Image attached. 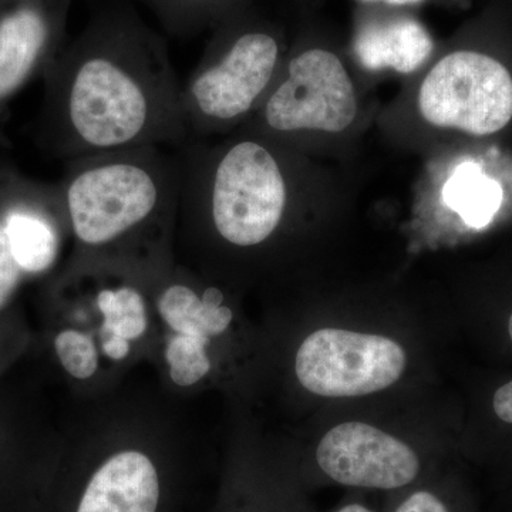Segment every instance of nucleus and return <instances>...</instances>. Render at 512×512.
I'll return each instance as SVG.
<instances>
[{
    "label": "nucleus",
    "mask_w": 512,
    "mask_h": 512,
    "mask_svg": "<svg viewBox=\"0 0 512 512\" xmlns=\"http://www.w3.org/2000/svg\"><path fill=\"white\" fill-rule=\"evenodd\" d=\"M42 79L37 137L59 160L187 141L167 40L124 0L94 10Z\"/></svg>",
    "instance_id": "f257e3e1"
},
{
    "label": "nucleus",
    "mask_w": 512,
    "mask_h": 512,
    "mask_svg": "<svg viewBox=\"0 0 512 512\" xmlns=\"http://www.w3.org/2000/svg\"><path fill=\"white\" fill-rule=\"evenodd\" d=\"M177 147L146 146L64 161L57 187L67 227L87 252L163 245L180 212Z\"/></svg>",
    "instance_id": "f03ea898"
},
{
    "label": "nucleus",
    "mask_w": 512,
    "mask_h": 512,
    "mask_svg": "<svg viewBox=\"0 0 512 512\" xmlns=\"http://www.w3.org/2000/svg\"><path fill=\"white\" fill-rule=\"evenodd\" d=\"M197 69L181 86V113L187 141L208 140L238 123L274 83L281 43L259 26L218 23Z\"/></svg>",
    "instance_id": "7ed1b4c3"
},
{
    "label": "nucleus",
    "mask_w": 512,
    "mask_h": 512,
    "mask_svg": "<svg viewBox=\"0 0 512 512\" xmlns=\"http://www.w3.org/2000/svg\"><path fill=\"white\" fill-rule=\"evenodd\" d=\"M66 222L57 183L3 165L0 171V313L29 278L55 266Z\"/></svg>",
    "instance_id": "20e7f679"
},
{
    "label": "nucleus",
    "mask_w": 512,
    "mask_h": 512,
    "mask_svg": "<svg viewBox=\"0 0 512 512\" xmlns=\"http://www.w3.org/2000/svg\"><path fill=\"white\" fill-rule=\"evenodd\" d=\"M419 107L433 126L458 128L474 136L497 133L512 119L511 74L483 53H451L421 84Z\"/></svg>",
    "instance_id": "39448f33"
},
{
    "label": "nucleus",
    "mask_w": 512,
    "mask_h": 512,
    "mask_svg": "<svg viewBox=\"0 0 512 512\" xmlns=\"http://www.w3.org/2000/svg\"><path fill=\"white\" fill-rule=\"evenodd\" d=\"M406 352L384 336L320 329L296 353L295 370L306 390L322 397H356L392 386L406 369Z\"/></svg>",
    "instance_id": "423d86ee"
},
{
    "label": "nucleus",
    "mask_w": 512,
    "mask_h": 512,
    "mask_svg": "<svg viewBox=\"0 0 512 512\" xmlns=\"http://www.w3.org/2000/svg\"><path fill=\"white\" fill-rule=\"evenodd\" d=\"M355 89L338 56L311 49L289 60L288 73L266 97L262 126L271 133H340L355 120Z\"/></svg>",
    "instance_id": "0eeeda50"
},
{
    "label": "nucleus",
    "mask_w": 512,
    "mask_h": 512,
    "mask_svg": "<svg viewBox=\"0 0 512 512\" xmlns=\"http://www.w3.org/2000/svg\"><path fill=\"white\" fill-rule=\"evenodd\" d=\"M74 0H0V146L10 103L66 45Z\"/></svg>",
    "instance_id": "6e6552de"
},
{
    "label": "nucleus",
    "mask_w": 512,
    "mask_h": 512,
    "mask_svg": "<svg viewBox=\"0 0 512 512\" xmlns=\"http://www.w3.org/2000/svg\"><path fill=\"white\" fill-rule=\"evenodd\" d=\"M315 461L332 483L362 490H404L423 470L409 444L360 421L333 427L320 440Z\"/></svg>",
    "instance_id": "1a4fd4ad"
},
{
    "label": "nucleus",
    "mask_w": 512,
    "mask_h": 512,
    "mask_svg": "<svg viewBox=\"0 0 512 512\" xmlns=\"http://www.w3.org/2000/svg\"><path fill=\"white\" fill-rule=\"evenodd\" d=\"M160 480L146 454L121 451L96 471L76 512H157Z\"/></svg>",
    "instance_id": "9d476101"
},
{
    "label": "nucleus",
    "mask_w": 512,
    "mask_h": 512,
    "mask_svg": "<svg viewBox=\"0 0 512 512\" xmlns=\"http://www.w3.org/2000/svg\"><path fill=\"white\" fill-rule=\"evenodd\" d=\"M355 52L366 69L412 73L429 59L433 40L420 23L396 20L363 29L356 37Z\"/></svg>",
    "instance_id": "9b49d317"
},
{
    "label": "nucleus",
    "mask_w": 512,
    "mask_h": 512,
    "mask_svg": "<svg viewBox=\"0 0 512 512\" xmlns=\"http://www.w3.org/2000/svg\"><path fill=\"white\" fill-rule=\"evenodd\" d=\"M158 312L171 329L205 339L222 335L231 325V309L224 305V293L208 286L198 293L185 282L165 286L158 296Z\"/></svg>",
    "instance_id": "f8f14e48"
},
{
    "label": "nucleus",
    "mask_w": 512,
    "mask_h": 512,
    "mask_svg": "<svg viewBox=\"0 0 512 512\" xmlns=\"http://www.w3.org/2000/svg\"><path fill=\"white\" fill-rule=\"evenodd\" d=\"M234 0H141L170 35L192 37L217 26L231 13Z\"/></svg>",
    "instance_id": "ddd939ff"
},
{
    "label": "nucleus",
    "mask_w": 512,
    "mask_h": 512,
    "mask_svg": "<svg viewBox=\"0 0 512 512\" xmlns=\"http://www.w3.org/2000/svg\"><path fill=\"white\" fill-rule=\"evenodd\" d=\"M446 200L468 224L483 227L500 207L501 191L477 167L463 165L447 185Z\"/></svg>",
    "instance_id": "4468645a"
},
{
    "label": "nucleus",
    "mask_w": 512,
    "mask_h": 512,
    "mask_svg": "<svg viewBox=\"0 0 512 512\" xmlns=\"http://www.w3.org/2000/svg\"><path fill=\"white\" fill-rule=\"evenodd\" d=\"M96 302L104 318L100 335H117L130 342L146 332V302L134 286L101 289Z\"/></svg>",
    "instance_id": "2eb2a0df"
},
{
    "label": "nucleus",
    "mask_w": 512,
    "mask_h": 512,
    "mask_svg": "<svg viewBox=\"0 0 512 512\" xmlns=\"http://www.w3.org/2000/svg\"><path fill=\"white\" fill-rule=\"evenodd\" d=\"M210 339L177 333L167 343L165 359L170 365L171 380L177 386L197 384L210 373L211 360L207 355Z\"/></svg>",
    "instance_id": "dca6fc26"
},
{
    "label": "nucleus",
    "mask_w": 512,
    "mask_h": 512,
    "mask_svg": "<svg viewBox=\"0 0 512 512\" xmlns=\"http://www.w3.org/2000/svg\"><path fill=\"white\" fill-rule=\"evenodd\" d=\"M55 352L63 369L70 376L84 380L92 377L99 367V353L89 336L77 330H62L56 336Z\"/></svg>",
    "instance_id": "f3484780"
},
{
    "label": "nucleus",
    "mask_w": 512,
    "mask_h": 512,
    "mask_svg": "<svg viewBox=\"0 0 512 512\" xmlns=\"http://www.w3.org/2000/svg\"><path fill=\"white\" fill-rule=\"evenodd\" d=\"M390 512H460L437 488H417L396 501Z\"/></svg>",
    "instance_id": "a211bd4d"
},
{
    "label": "nucleus",
    "mask_w": 512,
    "mask_h": 512,
    "mask_svg": "<svg viewBox=\"0 0 512 512\" xmlns=\"http://www.w3.org/2000/svg\"><path fill=\"white\" fill-rule=\"evenodd\" d=\"M493 409L498 419L512 424V380L501 386L494 394Z\"/></svg>",
    "instance_id": "6ab92c4d"
},
{
    "label": "nucleus",
    "mask_w": 512,
    "mask_h": 512,
    "mask_svg": "<svg viewBox=\"0 0 512 512\" xmlns=\"http://www.w3.org/2000/svg\"><path fill=\"white\" fill-rule=\"evenodd\" d=\"M103 342V350L110 359L123 360L130 353V342L117 335H100Z\"/></svg>",
    "instance_id": "aec40b11"
},
{
    "label": "nucleus",
    "mask_w": 512,
    "mask_h": 512,
    "mask_svg": "<svg viewBox=\"0 0 512 512\" xmlns=\"http://www.w3.org/2000/svg\"><path fill=\"white\" fill-rule=\"evenodd\" d=\"M335 512H375L372 508L367 507V505L362 503H349L342 505L339 510Z\"/></svg>",
    "instance_id": "412c9836"
},
{
    "label": "nucleus",
    "mask_w": 512,
    "mask_h": 512,
    "mask_svg": "<svg viewBox=\"0 0 512 512\" xmlns=\"http://www.w3.org/2000/svg\"><path fill=\"white\" fill-rule=\"evenodd\" d=\"M363 2H380L392 6H407L417 5V3H421L423 0H363Z\"/></svg>",
    "instance_id": "4be33fe9"
},
{
    "label": "nucleus",
    "mask_w": 512,
    "mask_h": 512,
    "mask_svg": "<svg viewBox=\"0 0 512 512\" xmlns=\"http://www.w3.org/2000/svg\"><path fill=\"white\" fill-rule=\"evenodd\" d=\"M508 333H510V338L512 340V315L510 318V322H508Z\"/></svg>",
    "instance_id": "5701e85b"
},
{
    "label": "nucleus",
    "mask_w": 512,
    "mask_h": 512,
    "mask_svg": "<svg viewBox=\"0 0 512 512\" xmlns=\"http://www.w3.org/2000/svg\"><path fill=\"white\" fill-rule=\"evenodd\" d=\"M3 165L5 164H0V171H2Z\"/></svg>",
    "instance_id": "b1692460"
}]
</instances>
